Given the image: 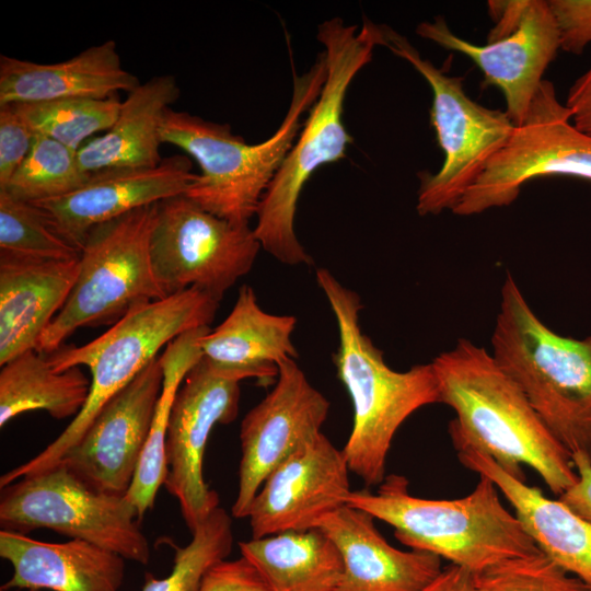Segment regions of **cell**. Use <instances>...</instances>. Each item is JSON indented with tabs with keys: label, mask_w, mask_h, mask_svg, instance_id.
<instances>
[{
	"label": "cell",
	"mask_w": 591,
	"mask_h": 591,
	"mask_svg": "<svg viewBox=\"0 0 591 591\" xmlns=\"http://www.w3.org/2000/svg\"><path fill=\"white\" fill-rule=\"evenodd\" d=\"M90 386L80 367L59 372L45 354L27 350L1 366L0 426L35 410L55 419L74 418L88 399Z\"/></svg>",
	"instance_id": "obj_27"
},
{
	"label": "cell",
	"mask_w": 591,
	"mask_h": 591,
	"mask_svg": "<svg viewBox=\"0 0 591 591\" xmlns=\"http://www.w3.org/2000/svg\"><path fill=\"white\" fill-rule=\"evenodd\" d=\"M349 467L322 432L277 465L262 484L247 518L252 538L317 528L347 505Z\"/></svg>",
	"instance_id": "obj_17"
},
{
	"label": "cell",
	"mask_w": 591,
	"mask_h": 591,
	"mask_svg": "<svg viewBox=\"0 0 591 591\" xmlns=\"http://www.w3.org/2000/svg\"><path fill=\"white\" fill-rule=\"evenodd\" d=\"M196 175L189 159L176 154L154 167H115L91 173L74 192L32 204L45 213L53 229L80 252L94 227L185 195Z\"/></svg>",
	"instance_id": "obj_18"
},
{
	"label": "cell",
	"mask_w": 591,
	"mask_h": 591,
	"mask_svg": "<svg viewBox=\"0 0 591 591\" xmlns=\"http://www.w3.org/2000/svg\"><path fill=\"white\" fill-rule=\"evenodd\" d=\"M548 175L591 181V136L573 125L554 84L543 80L523 121L451 211L474 216L509 206L525 183Z\"/></svg>",
	"instance_id": "obj_12"
},
{
	"label": "cell",
	"mask_w": 591,
	"mask_h": 591,
	"mask_svg": "<svg viewBox=\"0 0 591 591\" xmlns=\"http://www.w3.org/2000/svg\"><path fill=\"white\" fill-rule=\"evenodd\" d=\"M198 591H273L259 571L243 556L223 559L205 575Z\"/></svg>",
	"instance_id": "obj_36"
},
{
	"label": "cell",
	"mask_w": 591,
	"mask_h": 591,
	"mask_svg": "<svg viewBox=\"0 0 591 591\" xmlns=\"http://www.w3.org/2000/svg\"><path fill=\"white\" fill-rule=\"evenodd\" d=\"M0 591H15V590H10V589H3V588H1ZM25 591H40V590H25Z\"/></svg>",
	"instance_id": "obj_40"
},
{
	"label": "cell",
	"mask_w": 591,
	"mask_h": 591,
	"mask_svg": "<svg viewBox=\"0 0 591 591\" xmlns=\"http://www.w3.org/2000/svg\"><path fill=\"white\" fill-rule=\"evenodd\" d=\"M418 591H478L475 573L449 564L429 583Z\"/></svg>",
	"instance_id": "obj_39"
},
{
	"label": "cell",
	"mask_w": 591,
	"mask_h": 591,
	"mask_svg": "<svg viewBox=\"0 0 591 591\" xmlns=\"http://www.w3.org/2000/svg\"><path fill=\"white\" fill-rule=\"evenodd\" d=\"M11 105L36 135L49 137L78 152L95 134L112 127L121 101L115 95Z\"/></svg>",
	"instance_id": "obj_29"
},
{
	"label": "cell",
	"mask_w": 591,
	"mask_h": 591,
	"mask_svg": "<svg viewBox=\"0 0 591 591\" xmlns=\"http://www.w3.org/2000/svg\"><path fill=\"white\" fill-rule=\"evenodd\" d=\"M0 556L13 569L3 589L119 591L125 558L82 540L43 542L1 529Z\"/></svg>",
	"instance_id": "obj_22"
},
{
	"label": "cell",
	"mask_w": 591,
	"mask_h": 591,
	"mask_svg": "<svg viewBox=\"0 0 591 591\" xmlns=\"http://www.w3.org/2000/svg\"><path fill=\"white\" fill-rule=\"evenodd\" d=\"M79 257L68 260L0 251V364L36 349L74 285Z\"/></svg>",
	"instance_id": "obj_21"
},
{
	"label": "cell",
	"mask_w": 591,
	"mask_h": 591,
	"mask_svg": "<svg viewBox=\"0 0 591 591\" xmlns=\"http://www.w3.org/2000/svg\"><path fill=\"white\" fill-rule=\"evenodd\" d=\"M157 204L94 227L79 256L68 299L40 336L36 350L48 355L80 327L113 325L132 309L166 296L150 257Z\"/></svg>",
	"instance_id": "obj_8"
},
{
	"label": "cell",
	"mask_w": 591,
	"mask_h": 591,
	"mask_svg": "<svg viewBox=\"0 0 591 591\" xmlns=\"http://www.w3.org/2000/svg\"><path fill=\"white\" fill-rule=\"evenodd\" d=\"M138 521L125 497L92 488L61 463L1 488L2 529L27 533L45 528L147 565L150 546Z\"/></svg>",
	"instance_id": "obj_10"
},
{
	"label": "cell",
	"mask_w": 591,
	"mask_h": 591,
	"mask_svg": "<svg viewBox=\"0 0 591 591\" xmlns=\"http://www.w3.org/2000/svg\"><path fill=\"white\" fill-rule=\"evenodd\" d=\"M260 248L250 225L221 219L186 195L157 204L150 257L166 297L197 288L220 302L250 273Z\"/></svg>",
	"instance_id": "obj_11"
},
{
	"label": "cell",
	"mask_w": 591,
	"mask_h": 591,
	"mask_svg": "<svg viewBox=\"0 0 591 591\" xmlns=\"http://www.w3.org/2000/svg\"><path fill=\"white\" fill-rule=\"evenodd\" d=\"M555 20L560 49L581 54L591 43V0H548Z\"/></svg>",
	"instance_id": "obj_35"
},
{
	"label": "cell",
	"mask_w": 591,
	"mask_h": 591,
	"mask_svg": "<svg viewBox=\"0 0 591 591\" xmlns=\"http://www.w3.org/2000/svg\"><path fill=\"white\" fill-rule=\"evenodd\" d=\"M491 356L570 455L591 460V336L558 335L534 313L507 274Z\"/></svg>",
	"instance_id": "obj_7"
},
{
	"label": "cell",
	"mask_w": 591,
	"mask_h": 591,
	"mask_svg": "<svg viewBox=\"0 0 591 591\" xmlns=\"http://www.w3.org/2000/svg\"><path fill=\"white\" fill-rule=\"evenodd\" d=\"M326 73L324 51L302 74L292 66V94L287 114L269 138L255 144L235 135L229 124L169 108L161 128L162 143L179 148L200 169L185 195L221 219L250 225L302 128V116L318 97Z\"/></svg>",
	"instance_id": "obj_4"
},
{
	"label": "cell",
	"mask_w": 591,
	"mask_h": 591,
	"mask_svg": "<svg viewBox=\"0 0 591 591\" xmlns=\"http://www.w3.org/2000/svg\"><path fill=\"white\" fill-rule=\"evenodd\" d=\"M381 32V46L409 62L432 91L430 121L444 160L437 173L418 174L416 210L420 216H437L453 209L506 144L514 125L505 111L472 100L464 90L463 77L449 76L422 58L405 36L382 24Z\"/></svg>",
	"instance_id": "obj_9"
},
{
	"label": "cell",
	"mask_w": 591,
	"mask_h": 591,
	"mask_svg": "<svg viewBox=\"0 0 591 591\" xmlns=\"http://www.w3.org/2000/svg\"><path fill=\"white\" fill-rule=\"evenodd\" d=\"M141 82L124 69L116 43L107 39L72 58L37 63L0 56V106L63 99H108Z\"/></svg>",
	"instance_id": "obj_23"
},
{
	"label": "cell",
	"mask_w": 591,
	"mask_h": 591,
	"mask_svg": "<svg viewBox=\"0 0 591 591\" xmlns=\"http://www.w3.org/2000/svg\"><path fill=\"white\" fill-rule=\"evenodd\" d=\"M374 520L370 513L345 505L318 523L343 559L336 591H418L438 576L440 557L394 547Z\"/></svg>",
	"instance_id": "obj_19"
},
{
	"label": "cell",
	"mask_w": 591,
	"mask_h": 591,
	"mask_svg": "<svg viewBox=\"0 0 591 591\" xmlns=\"http://www.w3.org/2000/svg\"><path fill=\"white\" fill-rule=\"evenodd\" d=\"M239 547L273 591H336L343 576L340 553L318 528L251 538Z\"/></svg>",
	"instance_id": "obj_26"
},
{
	"label": "cell",
	"mask_w": 591,
	"mask_h": 591,
	"mask_svg": "<svg viewBox=\"0 0 591 591\" xmlns=\"http://www.w3.org/2000/svg\"><path fill=\"white\" fill-rule=\"evenodd\" d=\"M209 326L188 331L167 344L161 356L163 381L150 431L134 480L125 498L135 507L138 520L154 506L158 490L167 475L166 436L176 394L188 372L200 361V338Z\"/></svg>",
	"instance_id": "obj_28"
},
{
	"label": "cell",
	"mask_w": 591,
	"mask_h": 591,
	"mask_svg": "<svg viewBox=\"0 0 591 591\" xmlns=\"http://www.w3.org/2000/svg\"><path fill=\"white\" fill-rule=\"evenodd\" d=\"M571 461L577 473V480L558 499L591 523V460L582 453H575L571 455Z\"/></svg>",
	"instance_id": "obj_37"
},
{
	"label": "cell",
	"mask_w": 591,
	"mask_h": 591,
	"mask_svg": "<svg viewBox=\"0 0 591 591\" xmlns=\"http://www.w3.org/2000/svg\"><path fill=\"white\" fill-rule=\"evenodd\" d=\"M239 383L215 375L200 359L184 379L172 407L164 486L177 500L190 532L219 507L217 491L202 475L204 455L212 429L237 416Z\"/></svg>",
	"instance_id": "obj_14"
},
{
	"label": "cell",
	"mask_w": 591,
	"mask_h": 591,
	"mask_svg": "<svg viewBox=\"0 0 591 591\" xmlns=\"http://www.w3.org/2000/svg\"><path fill=\"white\" fill-rule=\"evenodd\" d=\"M315 277L336 318L338 347L333 359L354 407L343 452L351 473L367 487L379 486L386 476V459L398 428L416 410L440 403L438 380L431 362L407 371L390 368L383 352L361 331L359 296L325 268H318Z\"/></svg>",
	"instance_id": "obj_3"
},
{
	"label": "cell",
	"mask_w": 591,
	"mask_h": 591,
	"mask_svg": "<svg viewBox=\"0 0 591 591\" xmlns=\"http://www.w3.org/2000/svg\"><path fill=\"white\" fill-rule=\"evenodd\" d=\"M181 95L172 74L152 77L127 94L112 127L77 152L88 173L115 167H154L162 162L161 128L165 113Z\"/></svg>",
	"instance_id": "obj_25"
},
{
	"label": "cell",
	"mask_w": 591,
	"mask_h": 591,
	"mask_svg": "<svg viewBox=\"0 0 591 591\" xmlns=\"http://www.w3.org/2000/svg\"><path fill=\"white\" fill-rule=\"evenodd\" d=\"M162 381L158 357L104 405L58 463L92 488L125 497L148 439Z\"/></svg>",
	"instance_id": "obj_16"
},
{
	"label": "cell",
	"mask_w": 591,
	"mask_h": 591,
	"mask_svg": "<svg viewBox=\"0 0 591 591\" xmlns=\"http://www.w3.org/2000/svg\"><path fill=\"white\" fill-rule=\"evenodd\" d=\"M565 105L571 113L573 125L591 136V68L571 85Z\"/></svg>",
	"instance_id": "obj_38"
},
{
	"label": "cell",
	"mask_w": 591,
	"mask_h": 591,
	"mask_svg": "<svg viewBox=\"0 0 591 591\" xmlns=\"http://www.w3.org/2000/svg\"><path fill=\"white\" fill-rule=\"evenodd\" d=\"M233 540L231 517L218 507L192 532V541L176 548L170 575L146 573L141 591H198L208 570L230 555Z\"/></svg>",
	"instance_id": "obj_31"
},
{
	"label": "cell",
	"mask_w": 591,
	"mask_h": 591,
	"mask_svg": "<svg viewBox=\"0 0 591 591\" xmlns=\"http://www.w3.org/2000/svg\"><path fill=\"white\" fill-rule=\"evenodd\" d=\"M416 34L467 56L482 70L484 84L501 91L505 112L514 126L523 121L545 70L560 49L558 30L546 0H526L517 27L485 45L455 35L441 15L419 23Z\"/></svg>",
	"instance_id": "obj_15"
},
{
	"label": "cell",
	"mask_w": 591,
	"mask_h": 591,
	"mask_svg": "<svg viewBox=\"0 0 591 591\" xmlns=\"http://www.w3.org/2000/svg\"><path fill=\"white\" fill-rule=\"evenodd\" d=\"M316 37L326 56V79L259 204L253 228L262 248L290 266L313 263L294 230L298 200L313 173L345 158L352 143L343 121L345 97L357 73L372 60L375 46H381L382 32L381 24L367 19L358 27L333 18L318 25Z\"/></svg>",
	"instance_id": "obj_2"
},
{
	"label": "cell",
	"mask_w": 591,
	"mask_h": 591,
	"mask_svg": "<svg viewBox=\"0 0 591 591\" xmlns=\"http://www.w3.org/2000/svg\"><path fill=\"white\" fill-rule=\"evenodd\" d=\"M457 456L463 466L494 482L538 549L591 590V523L561 500L511 476L484 453L462 450Z\"/></svg>",
	"instance_id": "obj_24"
},
{
	"label": "cell",
	"mask_w": 591,
	"mask_h": 591,
	"mask_svg": "<svg viewBox=\"0 0 591 591\" xmlns=\"http://www.w3.org/2000/svg\"><path fill=\"white\" fill-rule=\"evenodd\" d=\"M219 302L197 288H188L132 309L108 331L82 345H63L46 355L56 371L84 366L92 381L81 412L65 430L31 460L5 472L0 487L46 470L82 438L95 416L127 386L159 351L179 335L213 321Z\"/></svg>",
	"instance_id": "obj_6"
},
{
	"label": "cell",
	"mask_w": 591,
	"mask_h": 591,
	"mask_svg": "<svg viewBox=\"0 0 591 591\" xmlns=\"http://www.w3.org/2000/svg\"><path fill=\"white\" fill-rule=\"evenodd\" d=\"M431 364L440 403L455 414L448 430L456 451L482 452L524 482L526 465L557 497L576 483L571 455L484 347L460 338Z\"/></svg>",
	"instance_id": "obj_1"
},
{
	"label": "cell",
	"mask_w": 591,
	"mask_h": 591,
	"mask_svg": "<svg viewBox=\"0 0 591 591\" xmlns=\"http://www.w3.org/2000/svg\"><path fill=\"white\" fill-rule=\"evenodd\" d=\"M0 251L59 260L80 256V252L53 229L37 206L4 190H0Z\"/></svg>",
	"instance_id": "obj_32"
},
{
	"label": "cell",
	"mask_w": 591,
	"mask_h": 591,
	"mask_svg": "<svg viewBox=\"0 0 591 591\" xmlns=\"http://www.w3.org/2000/svg\"><path fill=\"white\" fill-rule=\"evenodd\" d=\"M475 580L478 591H591L542 552L503 560Z\"/></svg>",
	"instance_id": "obj_33"
},
{
	"label": "cell",
	"mask_w": 591,
	"mask_h": 591,
	"mask_svg": "<svg viewBox=\"0 0 591 591\" xmlns=\"http://www.w3.org/2000/svg\"><path fill=\"white\" fill-rule=\"evenodd\" d=\"M78 160L77 151L42 135H35L25 160L4 190L12 197L37 202L68 195L90 177Z\"/></svg>",
	"instance_id": "obj_30"
},
{
	"label": "cell",
	"mask_w": 591,
	"mask_h": 591,
	"mask_svg": "<svg viewBox=\"0 0 591 591\" xmlns=\"http://www.w3.org/2000/svg\"><path fill=\"white\" fill-rule=\"evenodd\" d=\"M35 135L12 105L0 106V189L27 157Z\"/></svg>",
	"instance_id": "obj_34"
},
{
	"label": "cell",
	"mask_w": 591,
	"mask_h": 591,
	"mask_svg": "<svg viewBox=\"0 0 591 591\" xmlns=\"http://www.w3.org/2000/svg\"><path fill=\"white\" fill-rule=\"evenodd\" d=\"M329 405L294 359L279 364L274 387L241 422L239 487L231 509L233 518H247L251 505L270 472L322 432Z\"/></svg>",
	"instance_id": "obj_13"
},
{
	"label": "cell",
	"mask_w": 591,
	"mask_h": 591,
	"mask_svg": "<svg viewBox=\"0 0 591 591\" xmlns=\"http://www.w3.org/2000/svg\"><path fill=\"white\" fill-rule=\"evenodd\" d=\"M408 486L405 476L390 474L375 493L351 490L347 505L392 526L395 537L410 549L433 554L474 573L541 552L484 475L473 491L456 499L416 497Z\"/></svg>",
	"instance_id": "obj_5"
},
{
	"label": "cell",
	"mask_w": 591,
	"mask_h": 591,
	"mask_svg": "<svg viewBox=\"0 0 591 591\" xmlns=\"http://www.w3.org/2000/svg\"><path fill=\"white\" fill-rule=\"evenodd\" d=\"M296 324L293 315L264 311L254 289L244 285L229 315L200 338L201 361L217 376L253 378L267 385L276 381L282 361L298 358L291 340Z\"/></svg>",
	"instance_id": "obj_20"
}]
</instances>
